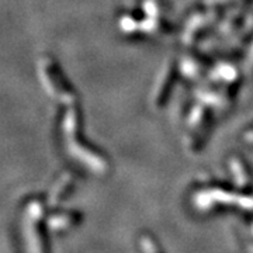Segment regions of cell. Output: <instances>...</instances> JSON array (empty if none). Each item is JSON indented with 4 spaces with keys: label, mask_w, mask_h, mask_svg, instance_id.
Here are the masks:
<instances>
[{
    "label": "cell",
    "mask_w": 253,
    "mask_h": 253,
    "mask_svg": "<svg viewBox=\"0 0 253 253\" xmlns=\"http://www.w3.org/2000/svg\"><path fill=\"white\" fill-rule=\"evenodd\" d=\"M40 75L41 79L44 82V86L46 90L51 94H54L55 97H59L62 100H71L73 97L72 90L69 89V86H66L65 79L61 75V71L58 69V66H55L52 61L44 59L40 63Z\"/></svg>",
    "instance_id": "1"
}]
</instances>
